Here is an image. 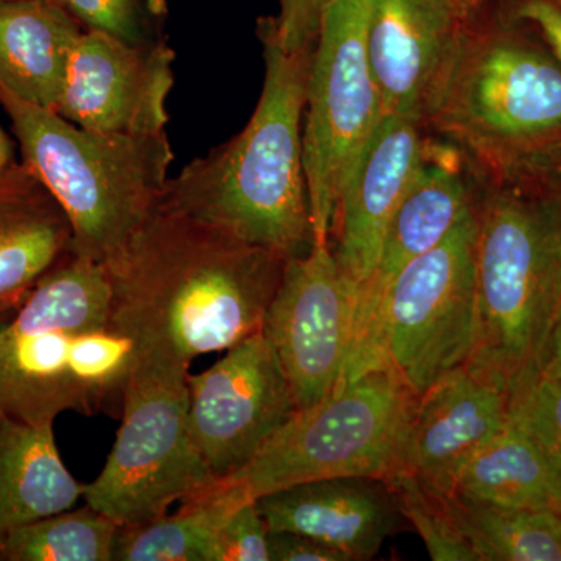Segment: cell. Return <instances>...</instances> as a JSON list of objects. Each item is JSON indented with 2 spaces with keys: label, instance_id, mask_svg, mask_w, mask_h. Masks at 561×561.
I'll use <instances>...</instances> for the list:
<instances>
[{
  "label": "cell",
  "instance_id": "cell-1",
  "mask_svg": "<svg viewBox=\"0 0 561 561\" xmlns=\"http://www.w3.org/2000/svg\"><path fill=\"white\" fill-rule=\"evenodd\" d=\"M286 257L158 205L106 261L110 327L138 362L190 370L262 330Z\"/></svg>",
  "mask_w": 561,
  "mask_h": 561
},
{
  "label": "cell",
  "instance_id": "cell-2",
  "mask_svg": "<svg viewBox=\"0 0 561 561\" xmlns=\"http://www.w3.org/2000/svg\"><path fill=\"white\" fill-rule=\"evenodd\" d=\"M260 39L264 87L249 124L169 179L158 205L290 260L313 245L302 147L313 50L287 51L261 33Z\"/></svg>",
  "mask_w": 561,
  "mask_h": 561
},
{
  "label": "cell",
  "instance_id": "cell-3",
  "mask_svg": "<svg viewBox=\"0 0 561 561\" xmlns=\"http://www.w3.org/2000/svg\"><path fill=\"white\" fill-rule=\"evenodd\" d=\"M476 324L467 368L511 394L540 371L561 300V224L529 194L478 172Z\"/></svg>",
  "mask_w": 561,
  "mask_h": 561
},
{
  "label": "cell",
  "instance_id": "cell-4",
  "mask_svg": "<svg viewBox=\"0 0 561 561\" xmlns=\"http://www.w3.org/2000/svg\"><path fill=\"white\" fill-rule=\"evenodd\" d=\"M0 105L9 114L22 161L68 216L69 253L105 264L161 201L173 161L168 135L88 130L2 87Z\"/></svg>",
  "mask_w": 561,
  "mask_h": 561
},
{
  "label": "cell",
  "instance_id": "cell-5",
  "mask_svg": "<svg viewBox=\"0 0 561 561\" xmlns=\"http://www.w3.org/2000/svg\"><path fill=\"white\" fill-rule=\"evenodd\" d=\"M426 130L448 140L476 172L501 175L561 139V61L526 25L476 14Z\"/></svg>",
  "mask_w": 561,
  "mask_h": 561
},
{
  "label": "cell",
  "instance_id": "cell-6",
  "mask_svg": "<svg viewBox=\"0 0 561 561\" xmlns=\"http://www.w3.org/2000/svg\"><path fill=\"white\" fill-rule=\"evenodd\" d=\"M416 394L386 365L298 409L234 474L210 483L238 502L330 478L387 482L401 468Z\"/></svg>",
  "mask_w": 561,
  "mask_h": 561
},
{
  "label": "cell",
  "instance_id": "cell-7",
  "mask_svg": "<svg viewBox=\"0 0 561 561\" xmlns=\"http://www.w3.org/2000/svg\"><path fill=\"white\" fill-rule=\"evenodd\" d=\"M187 375L136 364L116 442L101 474L83 490L84 502L121 527L161 518L175 502L216 482L192 437Z\"/></svg>",
  "mask_w": 561,
  "mask_h": 561
},
{
  "label": "cell",
  "instance_id": "cell-8",
  "mask_svg": "<svg viewBox=\"0 0 561 561\" xmlns=\"http://www.w3.org/2000/svg\"><path fill=\"white\" fill-rule=\"evenodd\" d=\"M474 205L427 253L391 280L381 311V364L423 394L467 367L476 324Z\"/></svg>",
  "mask_w": 561,
  "mask_h": 561
},
{
  "label": "cell",
  "instance_id": "cell-9",
  "mask_svg": "<svg viewBox=\"0 0 561 561\" xmlns=\"http://www.w3.org/2000/svg\"><path fill=\"white\" fill-rule=\"evenodd\" d=\"M370 0H334L313 49L302 147L313 243L331 242L342 184L383 117L365 49Z\"/></svg>",
  "mask_w": 561,
  "mask_h": 561
},
{
  "label": "cell",
  "instance_id": "cell-10",
  "mask_svg": "<svg viewBox=\"0 0 561 561\" xmlns=\"http://www.w3.org/2000/svg\"><path fill=\"white\" fill-rule=\"evenodd\" d=\"M356 298L331 242H316L308 253L287 260L261 331L278 356L298 409L323 401L342 382Z\"/></svg>",
  "mask_w": 561,
  "mask_h": 561
},
{
  "label": "cell",
  "instance_id": "cell-11",
  "mask_svg": "<svg viewBox=\"0 0 561 561\" xmlns=\"http://www.w3.org/2000/svg\"><path fill=\"white\" fill-rule=\"evenodd\" d=\"M192 437L216 481L241 470L298 411L275 350L262 331L187 375Z\"/></svg>",
  "mask_w": 561,
  "mask_h": 561
},
{
  "label": "cell",
  "instance_id": "cell-12",
  "mask_svg": "<svg viewBox=\"0 0 561 561\" xmlns=\"http://www.w3.org/2000/svg\"><path fill=\"white\" fill-rule=\"evenodd\" d=\"M451 149L438 153L427 142L426 157L387 225L375 272L357 294L342 381L381 367V311L391 280L409 262L438 245L474 205L476 181L465 175L460 151Z\"/></svg>",
  "mask_w": 561,
  "mask_h": 561
},
{
  "label": "cell",
  "instance_id": "cell-13",
  "mask_svg": "<svg viewBox=\"0 0 561 561\" xmlns=\"http://www.w3.org/2000/svg\"><path fill=\"white\" fill-rule=\"evenodd\" d=\"M165 41L135 46L84 31L70 57L57 111L88 130L149 135L165 131L175 73Z\"/></svg>",
  "mask_w": 561,
  "mask_h": 561
},
{
  "label": "cell",
  "instance_id": "cell-14",
  "mask_svg": "<svg viewBox=\"0 0 561 561\" xmlns=\"http://www.w3.org/2000/svg\"><path fill=\"white\" fill-rule=\"evenodd\" d=\"M470 20L448 0H370L365 49L383 116L426 127Z\"/></svg>",
  "mask_w": 561,
  "mask_h": 561
},
{
  "label": "cell",
  "instance_id": "cell-15",
  "mask_svg": "<svg viewBox=\"0 0 561 561\" xmlns=\"http://www.w3.org/2000/svg\"><path fill=\"white\" fill-rule=\"evenodd\" d=\"M423 122L386 114L343 181L331 245L357 294L375 272L383 232L426 157Z\"/></svg>",
  "mask_w": 561,
  "mask_h": 561
},
{
  "label": "cell",
  "instance_id": "cell-16",
  "mask_svg": "<svg viewBox=\"0 0 561 561\" xmlns=\"http://www.w3.org/2000/svg\"><path fill=\"white\" fill-rule=\"evenodd\" d=\"M507 424V394L461 367L416 398L400 470L453 494L465 463Z\"/></svg>",
  "mask_w": 561,
  "mask_h": 561
},
{
  "label": "cell",
  "instance_id": "cell-17",
  "mask_svg": "<svg viewBox=\"0 0 561 561\" xmlns=\"http://www.w3.org/2000/svg\"><path fill=\"white\" fill-rule=\"evenodd\" d=\"M268 531H295L330 546L346 561L371 560L400 529L390 486L375 478L297 483L257 497Z\"/></svg>",
  "mask_w": 561,
  "mask_h": 561
},
{
  "label": "cell",
  "instance_id": "cell-18",
  "mask_svg": "<svg viewBox=\"0 0 561 561\" xmlns=\"http://www.w3.org/2000/svg\"><path fill=\"white\" fill-rule=\"evenodd\" d=\"M60 203L24 161L0 173V302L21 300L70 251Z\"/></svg>",
  "mask_w": 561,
  "mask_h": 561
},
{
  "label": "cell",
  "instance_id": "cell-19",
  "mask_svg": "<svg viewBox=\"0 0 561 561\" xmlns=\"http://www.w3.org/2000/svg\"><path fill=\"white\" fill-rule=\"evenodd\" d=\"M83 32L57 0L0 2V87L21 101L57 108Z\"/></svg>",
  "mask_w": 561,
  "mask_h": 561
},
{
  "label": "cell",
  "instance_id": "cell-20",
  "mask_svg": "<svg viewBox=\"0 0 561 561\" xmlns=\"http://www.w3.org/2000/svg\"><path fill=\"white\" fill-rule=\"evenodd\" d=\"M81 332L90 331L7 324L0 332V416L43 424L54 423L61 412L83 413L72 367L73 342Z\"/></svg>",
  "mask_w": 561,
  "mask_h": 561
},
{
  "label": "cell",
  "instance_id": "cell-21",
  "mask_svg": "<svg viewBox=\"0 0 561 561\" xmlns=\"http://www.w3.org/2000/svg\"><path fill=\"white\" fill-rule=\"evenodd\" d=\"M55 442L54 423L0 416V542L14 530L83 500Z\"/></svg>",
  "mask_w": 561,
  "mask_h": 561
},
{
  "label": "cell",
  "instance_id": "cell-22",
  "mask_svg": "<svg viewBox=\"0 0 561 561\" xmlns=\"http://www.w3.org/2000/svg\"><path fill=\"white\" fill-rule=\"evenodd\" d=\"M454 493L500 507L561 512V478L508 423L461 468Z\"/></svg>",
  "mask_w": 561,
  "mask_h": 561
},
{
  "label": "cell",
  "instance_id": "cell-23",
  "mask_svg": "<svg viewBox=\"0 0 561 561\" xmlns=\"http://www.w3.org/2000/svg\"><path fill=\"white\" fill-rule=\"evenodd\" d=\"M239 504L208 486L181 502L173 515L121 527L113 561H214L221 523Z\"/></svg>",
  "mask_w": 561,
  "mask_h": 561
},
{
  "label": "cell",
  "instance_id": "cell-24",
  "mask_svg": "<svg viewBox=\"0 0 561 561\" xmlns=\"http://www.w3.org/2000/svg\"><path fill=\"white\" fill-rule=\"evenodd\" d=\"M478 561H561V512L500 507L453 493Z\"/></svg>",
  "mask_w": 561,
  "mask_h": 561
},
{
  "label": "cell",
  "instance_id": "cell-25",
  "mask_svg": "<svg viewBox=\"0 0 561 561\" xmlns=\"http://www.w3.org/2000/svg\"><path fill=\"white\" fill-rule=\"evenodd\" d=\"M119 529L84 504L14 530L0 542V561H113Z\"/></svg>",
  "mask_w": 561,
  "mask_h": 561
},
{
  "label": "cell",
  "instance_id": "cell-26",
  "mask_svg": "<svg viewBox=\"0 0 561 561\" xmlns=\"http://www.w3.org/2000/svg\"><path fill=\"white\" fill-rule=\"evenodd\" d=\"M402 518L426 545L434 561H478L474 549L460 529L451 494L438 493L409 471L398 470L387 481Z\"/></svg>",
  "mask_w": 561,
  "mask_h": 561
},
{
  "label": "cell",
  "instance_id": "cell-27",
  "mask_svg": "<svg viewBox=\"0 0 561 561\" xmlns=\"http://www.w3.org/2000/svg\"><path fill=\"white\" fill-rule=\"evenodd\" d=\"M84 31L106 33L135 46L164 41L165 0H57Z\"/></svg>",
  "mask_w": 561,
  "mask_h": 561
},
{
  "label": "cell",
  "instance_id": "cell-28",
  "mask_svg": "<svg viewBox=\"0 0 561 561\" xmlns=\"http://www.w3.org/2000/svg\"><path fill=\"white\" fill-rule=\"evenodd\" d=\"M508 423L535 443L561 478V378L540 371L508 394Z\"/></svg>",
  "mask_w": 561,
  "mask_h": 561
},
{
  "label": "cell",
  "instance_id": "cell-29",
  "mask_svg": "<svg viewBox=\"0 0 561 561\" xmlns=\"http://www.w3.org/2000/svg\"><path fill=\"white\" fill-rule=\"evenodd\" d=\"M278 14L262 18L257 33L287 51L313 50L334 0H276Z\"/></svg>",
  "mask_w": 561,
  "mask_h": 561
},
{
  "label": "cell",
  "instance_id": "cell-30",
  "mask_svg": "<svg viewBox=\"0 0 561 561\" xmlns=\"http://www.w3.org/2000/svg\"><path fill=\"white\" fill-rule=\"evenodd\" d=\"M493 179L515 184L551 210L561 224V139L519 158Z\"/></svg>",
  "mask_w": 561,
  "mask_h": 561
},
{
  "label": "cell",
  "instance_id": "cell-31",
  "mask_svg": "<svg viewBox=\"0 0 561 561\" xmlns=\"http://www.w3.org/2000/svg\"><path fill=\"white\" fill-rule=\"evenodd\" d=\"M214 561H271L268 527L256 501L236 505L217 534Z\"/></svg>",
  "mask_w": 561,
  "mask_h": 561
},
{
  "label": "cell",
  "instance_id": "cell-32",
  "mask_svg": "<svg viewBox=\"0 0 561 561\" xmlns=\"http://www.w3.org/2000/svg\"><path fill=\"white\" fill-rule=\"evenodd\" d=\"M502 16L537 33L561 61V0H512Z\"/></svg>",
  "mask_w": 561,
  "mask_h": 561
},
{
  "label": "cell",
  "instance_id": "cell-33",
  "mask_svg": "<svg viewBox=\"0 0 561 561\" xmlns=\"http://www.w3.org/2000/svg\"><path fill=\"white\" fill-rule=\"evenodd\" d=\"M271 561H346L330 546L295 531H268Z\"/></svg>",
  "mask_w": 561,
  "mask_h": 561
},
{
  "label": "cell",
  "instance_id": "cell-34",
  "mask_svg": "<svg viewBox=\"0 0 561 561\" xmlns=\"http://www.w3.org/2000/svg\"><path fill=\"white\" fill-rule=\"evenodd\" d=\"M540 373L549 378H561V300L542 350Z\"/></svg>",
  "mask_w": 561,
  "mask_h": 561
},
{
  "label": "cell",
  "instance_id": "cell-35",
  "mask_svg": "<svg viewBox=\"0 0 561 561\" xmlns=\"http://www.w3.org/2000/svg\"><path fill=\"white\" fill-rule=\"evenodd\" d=\"M14 161L18 160L14 157L13 142H11L9 135L3 131V128L0 127V173L5 172Z\"/></svg>",
  "mask_w": 561,
  "mask_h": 561
},
{
  "label": "cell",
  "instance_id": "cell-36",
  "mask_svg": "<svg viewBox=\"0 0 561 561\" xmlns=\"http://www.w3.org/2000/svg\"><path fill=\"white\" fill-rule=\"evenodd\" d=\"M448 2L453 3L465 16L472 18L479 14L486 0H448Z\"/></svg>",
  "mask_w": 561,
  "mask_h": 561
},
{
  "label": "cell",
  "instance_id": "cell-37",
  "mask_svg": "<svg viewBox=\"0 0 561 561\" xmlns=\"http://www.w3.org/2000/svg\"><path fill=\"white\" fill-rule=\"evenodd\" d=\"M21 301L22 298L21 300L0 302V332L5 330L7 324L13 319L14 313H16L18 308H20Z\"/></svg>",
  "mask_w": 561,
  "mask_h": 561
},
{
  "label": "cell",
  "instance_id": "cell-38",
  "mask_svg": "<svg viewBox=\"0 0 561 561\" xmlns=\"http://www.w3.org/2000/svg\"><path fill=\"white\" fill-rule=\"evenodd\" d=\"M0 2H7V0H0Z\"/></svg>",
  "mask_w": 561,
  "mask_h": 561
}]
</instances>
